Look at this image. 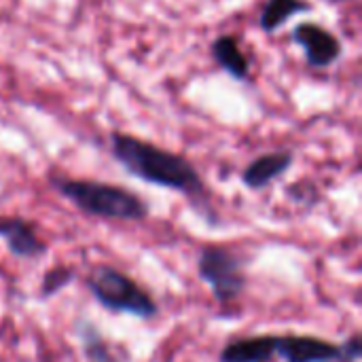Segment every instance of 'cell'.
<instances>
[{
    "mask_svg": "<svg viewBox=\"0 0 362 362\" xmlns=\"http://www.w3.org/2000/svg\"><path fill=\"white\" fill-rule=\"evenodd\" d=\"M49 182L55 193H59L87 216L119 223H142L144 218H148V204L125 187L57 174H51Z\"/></svg>",
    "mask_w": 362,
    "mask_h": 362,
    "instance_id": "cell-2",
    "label": "cell"
},
{
    "mask_svg": "<svg viewBox=\"0 0 362 362\" xmlns=\"http://www.w3.org/2000/svg\"><path fill=\"white\" fill-rule=\"evenodd\" d=\"M325 2H329V4H339V2H346V0H325Z\"/></svg>",
    "mask_w": 362,
    "mask_h": 362,
    "instance_id": "cell-14",
    "label": "cell"
},
{
    "mask_svg": "<svg viewBox=\"0 0 362 362\" xmlns=\"http://www.w3.org/2000/svg\"><path fill=\"white\" fill-rule=\"evenodd\" d=\"M272 361L284 362H346L341 344L316 337V335H297V333H267Z\"/></svg>",
    "mask_w": 362,
    "mask_h": 362,
    "instance_id": "cell-5",
    "label": "cell"
},
{
    "mask_svg": "<svg viewBox=\"0 0 362 362\" xmlns=\"http://www.w3.org/2000/svg\"><path fill=\"white\" fill-rule=\"evenodd\" d=\"M310 8L312 4L308 0H267L261 11L259 23L267 34H272L284 23H288L295 15L308 13Z\"/></svg>",
    "mask_w": 362,
    "mask_h": 362,
    "instance_id": "cell-11",
    "label": "cell"
},
{
    "mask_svg": "<svg viewBox=\"0 0 362 362\" xmlns=\"http://www.w3.org/2000/svg\"><path fill=\"white\" fill-rule=\"evenodd\" d=\"M341 348H344V356L346 362H356L361 358L362 354V341L358 333H352L346 341H341Z\"/></svg>",
    "mask_w": 362,
    "mask_h": 362,
    "instance_id": "cell-13",
    "label": "cell"
},
{
    "mask_svg": "<svg viewBox=\"0 0 362 362\" xmlns=\"http://www.w3.org/2000/svg\"><path fill=\"white\" fill-rule=\"evenodd\" d=\"M210 51H212L214 62H216L227 74H231L235 81H248V78H250V62H248V57L242 53L240 42H238L235 36H231V34L218 36V38L212 42Z\"/></svg>",
    "mask_w": 362,
    "mask_h": 362,
    "instance_id": "cell-10",
    "label": "cell"
},
{
    "mask_svg": "<svg viewBox=\"0 0 362 362\" xmlns=\"http://www.w3.org/2000/svg\"><path fill=\"white\" fill-rule=\"evenodd\" d=\"M85 286L91 297L112 314H125L140 320H153L159 314V305L153 295L129 274L112 265H93L85 276Z\"/></svg>",
    "mask_w": 362,
    "mask_h": 362,
    "instance_id": "cell-3",
    "label": "cell"
},
{
    "mask_svg": "<svg viewBox=\"0 0 362 362\" xmlns=\"http://www.w3.org/2000/svg\"><path fill=\"white\" fill-rule=\"evenodd\" d=\"M0 240L15 259L36 261L49 252V244L40 238L38 225L23 216L0 214Z\"/></svg>",
    "mask_w": 362,
    "mask_h": 362,
    "instance_id": "cell-7",
    "label": "cell"
},
{
    "mask_svg": "<svg viewBox=\"0 0 362 362\" xmlns=\"http://www.w3.org/2000/svg\"><path fill=\"white\" fill-rule=\"evenodd\" d=\"M197 276L210 288L218 305L235 303L246 286V261L235 250L223 244H206L197 257Z\"/></svg>",
    "mask_w": 362,
    "mask_h": 362,
    "instance_id": "cell-4",
    "label": "cell"
},
{
    "mask_svg": "<svg viewBox=\"0 0 362 362\" xmlns=\"http://www.w3.org/2000/svg\"><path fill=\"white\" fill-rule=\"evenodd\" d=\"M76 337L87 362H127V350L121 344H112L110 339H106L89 320L76 322Z\"/></svg>",
    "mask_w": 362,
    "mask_h": 362,
    "instance_id": "cell-9",
    "label": "cell"
},
{
    "mask_svg": "<svg viewBox=\"0 0 362 362\" xmlns=\"http://www.w3.org/2000/svg\"><path fill=\"white\" fill-rule=\"evenodd\" d=\"M295 163V155L291 151H272L255 157L242 172V182L250 191L267 189L272 182L282 178Z\"/></svg>",
    "mask_w": 362,
    "mask_h": 362,
    "instance_id": "cell-8",
    "label": "cell"
},
{
    "mask_svg": "<svg viewBox=\"0 0 362 362\" xmlns=\"http://www.w3.org/2000/svg\"><path fill=\"white\" fill-rule=\"evenodd\" d=\"M110 153L127 174L142 182L178 191L191 202H202L208 197L199 170L180 153L123 132L110 134Z\"/></svg>",
    "mask_w": 362,
    "mask_h": 362,
    "instance_id": "cell-1",
    "label": "cell"
},
{
    "mask_svg": "<svg viewBox=\"0 0 362 362\" xmlns=\"http://www.w3.org/2000/svg\"><path fill=\"white\" fill-rule=\"evenodd\" d=\"M293 40L303 49L308 66L316 68V70L333 66L344 53L341 40L320 23L303 21V23L295 25Z\"/></svg>",
    "mask_w": 362,
    "mask_h": 362,
    "instance_id": "cell-6",
    "label": "cell"
},
{
    "mask_svg": "<svg viewBox=\"0 0 362 362\" xmlns=\"http://www.w3.org/2000/svg\"><path fill=\"white\" fill-rule=\"evenodd\" d=\"M76 280V269L72 265H53L51 269L45 272L42 282H40V297L49 299L53 295H57L59 291H64L66 286H70Z\"/></svg>",
    "mask_w": 362,
    "mask_h": 362,
    "instance_id": "cell-12",
    "label": "cell"
}]
</instances>
